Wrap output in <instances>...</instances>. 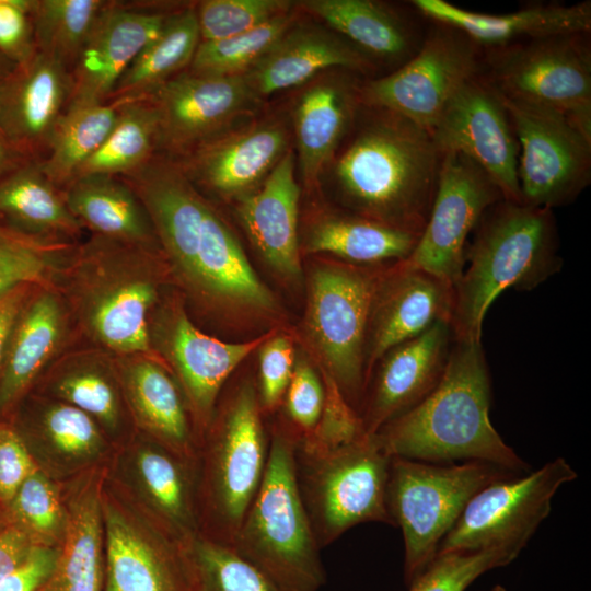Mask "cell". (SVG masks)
Instances as JSON below:
<instances>
[{
	"label": "cell",
	"mask_w": 591,
	"mask_h": 591,
	"mask_svg": "<svg viewBox=\"0 0 591 591\" xmlns=\"http://www.w3.org/2000/svg\"><path fill=\"white\" fill-rule=\"evenodd\" d=\"M120 177L146 207L171 277L196 305L274 308L231 230L176 161L155 153Z\"/></svg>",
	"instance_id": "cell-1"
},
{
	"label": "cell",
	"mask_w": 591,
	"mask_h": 591,
	"mask_svg": "<svg viewBox=\"0 0 591 591\" xmlns=\"http://www.w3.org/2000/svg\"><path fill=\"white\" fill-rule=\"evenodd\" d=\"M166 277L161 251L90 234L73 247L51 285L82 341L114 356L159 358L150 346L149 322Z\"/></svg>",
	"instance_id": "cell-2"
},
{
	"label": "cell",
	"mask_w": 591,
	"mask_h": 591,
	"mask_svg": "<svg viewBox=\"0 0 591 591\" xmlns=\"http://www.w3.org/2000/svg\"><path fill=\"white\" fill-rule=\"evenodd\" d=\"M366 114L334 165L355 215L420 235L436 194L442 154L431 134L386 109Z\"/></svg>",
	"instance_id": "cell-3"
},
{
	"label": "cell",
	"mask_w": 591,
	"mask_h": 591,
	"mask_svg": "<svg viewBox=\"0 0 591 591\" xmlns=\"http://www.w3.org/2000/svg\"><path fill=\"white\" fill-rule=\"evenodd\" d=\"M491 382L482 341L455 340L438 385L374 437L390 456L430 463L483 461L514 473L529 465L491 425Z\"/></svg>",
	"instance_id": "cell-4"
},
{
	"label": "cell",
	"mask_w": 591,
	"mask_h": 591,
	"mask_svg": "<svg viewBox=\"0 0 591 591\" xmlns=\"http://www.w3.org/2000/svg\"><path fill=\"white\" fill-rule=\"evenodd\" d=\"M553 209L501 199L486 210L454 285V339L482 341L485 315L506 289L531 290L561 269Z\"/></svg>",
	"instance_id": "cell-5"
},
{
	"label": "cell",
	"mask_w": 591,
	"mask_h": 591,
	"mask_svg": "<svg viewBox=\"0 0 591 591\" xmlns=\"http://www.w3.org/2000/svg\"><path fill=\"white\" fill-rule=\"evenodd\" d=\"M269 433L260 486L231 547L282 590L317 591L325 571L298 487L296 441L282 426Z\"/></svg>",
	"instance_id": "cell-6"
},
{
	"label": "cell",
	"mask_w": 591,
	"mask_h": 591,
	"mask_svg": "<svg viewBox=\"0 0 591 591\" xmlns=\"http://www.w3.org/2000/svg\"><path fill=\"white\" fill-rule=\"evenodd\" d=\"M263 415L256 386L248 380L213 409L205 429L198 535L233 546L267 464L270 433Z\"/></svg>",
	"instance_id": "cell-7"
},
{
	"label": "cell",
	"mask_w": 591,
	"mask_h": 591,
	"mask_svg": "<svg viewBox=\"0 0 591 591\" xmlns=\"http://www.w3.org/2000/svg\"><path fill=\"white\" fill-rule=\"evenodd\" d=\"M519 475L483 461L442 464L392 456L386 507L403 532L404 579L409 586L433 560L464 507L484 486Z\"/></svg>",
	"instance_id": "cell-8"
},
{
	"label": "cell",
	"mask_w": 591,
	"mask_h": 591,
	"mask_svg": "<svg viewBox=\"0 0 591 591\" xmlns=\"http://www.w3.org/2000/svg\"><path fill=\"white\" fill-rule=\"evenodd\" d=\"M391 460L374 434L331 451L294 444L299 491L321 548L363 522L393 525L386 507Z\"/></svg>",
	"instance_id": "cell-9"
},
{
	"label": "cell",
	"mask_w": 591,
	"mask_h": 591,
	"mask_svg": "<svg viewBox=\"0 0 591 591\" xmlns=\"http://www.w3.org/2000/svg\"><path fill=\"white\" fill-rule=\"evenodd\" d=\"M589 33L485 49L483 73L511 101L559 113L591 137Z\"/></svg>",
	"instance_id": "cell-10"
},
{
	"label": "cell",
	"mask_w": 591,
	"mask_h": 591,
	"mask_svg": "<svg viewBox=\"0 0 591 591\" xmlns=\"http://www.w3.org/2000/svg\"><path fill=\"white\" fill-rule=\"evenodd\" d=\"M482 71V48L460 31L432 22L409 60L360 84V103L395 113L431 132L452 96Z\"/></svg>",
	"instance_id": "cell-11"
},
{
	"label": "cell",
	"mask_w": 591,
	"mask_h": 591,
	"mask_svg": "<svg viewBox=\"0 0 591 591\" xmlns=\"http://www.w3.org/2000/svg\"><path fill=\"white\" fill-rule=\"evenodd\" d=\"M376 277L378 271L327 265L317 268L310 282L309 335L324 371L356 412L366 385V338Z\"/></svg>",
	"instance_id": "cell-12"
},
{
	"label": "cell",
	"mask_w": 591,
	"mask_h": 591,
	"mask_svg": "<svg viewBox=\"0 0 591 591\" xmlns=\"http://www.w3.org/2000/svg\"><path fill=\"white\" fill-rule=\"evenodd\" d=\"M501 99L519 144L521 204H571L591 181V137L559 113Z\"/></svg>",
	"instance_id": "cell-13"
},
{
	"label": "cell",
	"mask_w": 591,
	"mask_h": 591,
	"mask_svg": "<svg viewBox=\"0 0 591 591\" xmlns=\"http://www.w3.org/2000/svg\"><path fill=\"white\" fill-rule=\"evenodd\" d=\"M577 477L563 457L524 476L495 480L472 496L438 554L501 544L526 545L551 512L556 491Z\"/></svg>",
	"instance_id": "cell-14"
},
{
	"label": "cell",
	"mask_w": 591,
	"mask_h": 591,
	"mask_svg": "<svg viewBox=\"0 0 591 591\" xmlns=\"http://www.w3.org/2000/svg\"><path fill=\"white\" fill-rule=\"evenodd\" d=\"M270 336L234 344L219 340L193 323L178 296H163L149 322L151 349L175 374L190 414L202 429L232 372Z\"/></svg>",
	"instance_id": "cell-15"
},
{
	"label": "cell",
	"mask_w": 591,
	"mask_h": 591,
	"mask_svg": "<svg viewBox=\"0 0 591 591\" xmlns=\"http://www.w3.org/2000/svg\"><path fill=\"white\" fill-rule=\"evenodd\" d=\"M501 199L498 186L474 161L462 153H443L428 220L406 260L454 286L465 266L468 235Z\"/></svg>",
	"instance_id": "cell-16"
},
{
	"label": "cell",
	"mask_w": 591,
	"mask_h": 591,
	"mask_svg": "<svg viewBox=\"0 0 591 591\" xmlns=\"http://www.w3.org/2000/svg\"><path fill=\"white\" fill-rule=\"evenodd\" d=\"M158 117L157 153L179 160L230 130L260 101L242 76L178 73L149 97Z\"/></svg>",
	"instance_id": "cell-17"
},
{
	"label": "cell",
	"mask_w": 591,
	"mask_h": 591,
	"mask_svg": "<svg viewBox=\"0 0 591 591\" xmlns=\"http://www.w3.org/2000/svg\"><path fill=\"white\" fill-rule=\"evenodd\" d=\"M430 134L441 154L466 155L488 174L505 200L521 204L518 140L500 94L483 71L452 96Z\"/></svg>",
	"instance_id": "cell-18"
},
{
	"label": "cell",
	"mask_w": 591,
	"mask_h": 591,
	"mask_svg": "<svg viewBox=\"0 0 591 591\" xmlns=\"http://www.w3.org/2000/svg\"><path fill=\"white\" fill-rule=\"evenodd\" d=\"M453 301L451 282L407 260L378 273L366 338V382L391 348L438 322H451Z\"/></svg>",
	"instance_id": "cell-19"
},
{
	"label": "cell",
	"mask_w": 591,
	"mask_h": 591,
	"mask_svg": "<svg viewBox=\"0 0 591 591\" xmlns=\"http://www.w3.org/2000/svg\"><path fill=\"white\" fill-rule=\"evenodd\" d=\"M453 344L450 322H438L391 348L375 362L379 368L359 414L367 434L376 433L421 402L438 385Z\"/></svg>",
	"instance_id": "cell-20"
},
{
	"label": "cell",
	"mask_w": 591,
	"mask_h": 591,
	"mask_svg": "<svg viewBox=\"0 0 591 591\" xmlns=\"http://www.w3.org/2000/svg\"><path fill=\"white\" fill-rule=\"evenodd\" d=\"M169 15L107 1L70 71L67 107L106 103L125 70Z\"/></svg>",
	"instance_id": "cell-21"
},
{
	"label": "cell",
	"mask_w": 591,
	"mask_h": 591,
	"mask_svg": "<svg viewBox=\"0 0 591 591\" xmlns=\"http://www.w3.org/2000/svg\"><path fill=\"white\" fill-rule=\"evenodd\" d=\"M288 140L286 126L267 119L230 129L174 161L196 188L242 199L263 184L288 151Z\"/></svg>",
	"instance_id": "cell-22"
},
{
	"label": "cell",
	"mask_w": 591,
	"mask_h": 591,
	"mask_svg": "<svg viewBox=\"0 0 591 591\" xmlns=\"http://www.w3.org/2000/svg\"><path fill=\"white\" fill-rule=\"evenodd\" d=\"M103 509L104 591H193L189 542H171Z\"/></svg>",
	"instance_id": "cell-23"
},
{
	"label": "cell",
	"mask_w": 591,
	"mask_h": 591,
	"mask_svg": "<svg viewBox=\"0 0 591 591\" xmlns=\"http://www.w3.org/2000/svg\"><path fill=\"white\" fill-rule=\"evenodd\" d=\"M79 341V332L58 290L51 283L38 286L15 325L0 372V412L16 404Z\"/></svg>",
	"instance_id": "cell-24"
},
{
	"label": "cell",
	"mask_w": 591,
	"mask_h": 591,
	"mask_svg": "<svg viewBox=\"0 0 591 591\" xmlns=\"http://www.w3.org/2000/svg\"><path fill=\"white\" fill-rule=\"evenodd\" d=\"M70 91V71L37 51L1 83L0 136L28 153L47 151Z\"/></svg>",
	"instance_id": "cell-25"
},
{
	"label": "cell",
	"mask_w": 591,
	"mask_h": 591,
	"mask_svg": "<svg viewBox=\"0 0 591 591\" xmlns=\"http://www.w3.org/2000/svg\"><path fill=\"white\" fill-rule=\"evenodd\" d=\"M410 5L428 21L453 27L485 49L591 30L590 1L533 4L506 14L468 11L444 0H413Z\"/></svg>",
	"instance_id": "cell-26"
},
{
	"label": "cell",
	"mask_w": 591,
	"mask_h": 591,
	"mask_svg": "<svg viewBox=\"0 0 591 591\" xmlns=\"http://www.w3.org/2000/svg\"><path fill=\"white\" fill-rule=\"evenodd\" d=\"M120 384L135 422L161 445L192 460L194 438L186 398L165 363L153 356H115Z\"/></svg>",
	"instance_id": "cell-27"
},
{
	"label": "cell",
	"mask_w": 591,
	"mask_h": 591,
	"mask_svg": "<svg viewBox=\"0 0 591 591\" xmlns=\"http://www.w3.org/2000/svg\"><path fill=\"white\" fill-rule=\"evenodd\" d=\"M331 68L368 73L375 66L335 33L313 27H290L244 77L260 99L300 85Z\"/></svg>",
	"instance_id": "cell-28"
},
{
	"label": "cell",
	"mask_w": 591,
	"mask_h": 591,
	"mask_svg": "<svg viewBox=\"0 0 591 591\" xmlns=\"http://www.w3.org/2000/svg\"><path fill=\"white\" fill-rule=\"evenodd\" d=\"M296 157L288 149L259 189L239 206L242 224L254 246L278 273L297 277L301 271L298 244L300 187L294 177Z\"/></svg>",
	"instance_id": "cell-29"
},
{
	"label": "cell",
	"mask_w": 591,
	"mask_h": 591,
	"mask_svg": "<svg viewBox=\"0 0 591 591\" xmlns=\"http://www.w3.org/2000/svg\"><path fill=\"white\" fill-rule=\"evenodd\" d=\"M42 379L46 396L79 408L101 428L116 431L124 422L127 405L111 352L81 340L67 349Z\"/></svg>",
	"instance_id": "cell-30"
},
{
	"label": "cell",
	"mask_w": 591,
	"mask_h": 591,
	"mask_svg": "<svg viewBox=\"0 0 591 591\" xmlns=\"http://www.w3.org/2000/svg\"><path fill=\"white\" fill-rule=\"evenodd\" d=\"M360 84L348 76L325 78L301 95L294 114L299 166L313 184L334 155L361 107Z\"/></svg>",
	"instance_id": "cell-31"
},
{
	"label": "cell",
	"mask_w": 591,
	"mask_h": 591,
	"mask_svg": "<svg viewBox=\"0 0 591 591\" xmlns=\"http://www.w3.org/2000/svg\"><path fill=\"white\" fill-rule=\"evenodd\" d=\"M301 5L324 20L372 62L373 58L392 62L397 65L396 69L417 53L426 34L380 1L306 0Z\"/></svg>",
	"instance_id": "cell-32"
},
{
	"label": "cell",
	"mask_w": 591,
	"mask_h": 591,
	"mask_svg": "<svg viewBox=\"0 0 591 591\" xmlns=\"http://www.w3.org/2000/svg\"><path fill=\"white\" fill-rule=\"evenodd\" d=\"M60 190L72 216L90 234L161 251L146 207L121 177L83 176Z\"/></svg>",
	"instance_id": "cell-33"
},
{
	"label": "cell",
	"mask_w": 591,
	"mask_h": 591,
	"mask_svg": "<svg viewBox=\"0 0 591 591\" xmlns=\"http://www.w3.org/2000/svg\"><path fill=\"white\" fill-rule=\"evenodd\" d=\"M63 532L54 569L38 591H104L103 512L93 486L71 501Z\"/></svg>",
	"instance_id": "cell-34"
},
{
	"label": "cell",
	"mask_w": 591,
	"mask_h": 591,
	"mask_svg": "<svg viewBox=\"0 0 591 591\" xmlns=\"http://www.w3.org/2000/svg\"><path fill=\"white\" fill-rule=\"evenodd\" d=\"M0 216L10 222V228L31 236L65 243L83 240L84 229L38 163L0 183Z\"/></svg>",
	"instance_id": "cell-35"
},
{
	"label": "cell",
	"mask_w": 591,
	"mask_h": 591,
	"mask_svg": "<svg viewBox=\"0 0 591 591\" xmlns=\"http://www.w3.org/2000/svg\"><path fill=\"white\" fill-rule=\"evenodd\" d=\"M200 43L195 7L169 15L163 28L132 60L108 102L146 100L190 65Z\"/></svg>",
	"instance_id": "cell-36"
},
{
	"label": "cell",
	"mask_w": 591,
	"mask_h": 591,
	"mask_svg": "<svg viewBox=\"0 0 591 591\" xmlns=\"http://www.w3.org/2000/svg\"><path fill=\"white\" fill-rule=\"evenodd\" d=\"M418 237L361 216H337L313 228L306 250L329 253L351 264L397 263L410 256Z\"/></svg>",
	"instance_id": "cell-37"
},
{
	"label": "cell",
	"mask_w": 591,
	"mask_h": 591,
	"mask_svg": "<svg viewBox=\"0 0 591 591\" xmlns=\"http://www.w3.org/2000/svg\"><path fill=\"white\" fill-rule=\"evenodd\" d=\"M121 102L67 107L60 116L47 155L38 164L59 189L97 151L114 127Z\"/></svg>",
	"instance_id": "cell-38"
},
{
	"label": "cell",
	"mask_w": 591,
	"mask_h": 591,
	"mask_svg": "<svg viewBox=\"0 0 591 591\" xmlns=\"http://www.w3.org/2000/svg\"><path fill=\"white\" fill-rule=\"evenodd\" d=\"M186 459L161 447L140 449L138 475L159 518L183 541L198 535L197 508Z\"/></svg>",
	"instance_id": "cell-39"
},
{
	"label": "cell",
	"mask_w": 591,
	"mask_h": 591,
	"mask_svg": "<svg viewBox=\"0 0 591 591\" xmlns=\"http://www.w3.org/2000/svg\"><path fill=\"white\" fill-rule=\"evenodd\" d=\"M157 138L158 117L150 100L121 103L111 132L73 179L90 175H127L157 153Z\"/></svg>",
	"instance_id": "cell-40"
},
{
	"label": "cell",
	"mask_w": 591,
	"mask_h": 591,
	"mask_svg": "<svg viewBox=\"0 0 591 591\" xmlns=\"http://www.w3.org/2000/svg\"><path fill=\"white\" fill-rule=\"evenodd\" d=\"M103 0H35L31 15L37 51L71 71L99 15Z\"/></svg>",
	"instance_id": "cell-41"
},
{
	"label": "cell",
	"mask_w": 591,
	"mask_h": 591,
	"mask_svg": "<svg viewBox=\"0 0 591 591\" xmlns=\"http://www.w3.org/2000/svg\"><path fill=\"white\" fill-rule=\"evenodd\" d=\"M77 244L31 236L0 222V300L21 286L51 283Z\"/></svg>",
	"instance_id": "cell-42"
},
{
	"label": "cell",
	"mask_w": 591,
	"mask_h": 591,
	"mask_svg": "<svg viewBox=\"0 0 591 591\" xmlns=\"http://www.w3.org/2000/svg\"><path fill=\"white\" fill-rule=\"evenodd\" d=\"M188 554L193 591H285L229 545L197 535Z\"/></svg>",
	"instance_id": "cell-43"
},
{
	"label": "cell",
	"mask_w": 591,
	"mask_h": 591,
	"mask_svg": "<svg viewBox=\"0 0 591 591\" xmlns=\"http://www.w3.org/2000/svg\"><path fill=\"white\" fill-rule=\"evenodd\" d=\"M292 23L293 14L289 11L242 34L200 42L189 71L208 76H242L292 27Z\"/></svg>",
	"instance_id": "cell-44"
},
{
	"label": "cell",
	"mask_w": 591,
	"mask_h": 591,
	"mask_svg": "<svg viewBox=\"0 0 591 591\" xmlns=\"http://www.w3.org/2000/svg\"><path fill=\"white\" fill-rule=\"evenodd\" d=\"M524 546L501 544L437 554L409 591H465L483 573L513 561Z\"/></svg>",
	"instance_id": "cell-45"
},
{
	"label": "cell",
	"mask_w": 591,
	"mask_h": 591,
	"mask_svg": "<svg viewBox=\"0 0 591 591\" xmlns=\"http://www.w3.org/2000/svg\"><path fill=\"white\" fill-rule=\"evenodd\" d=\"M36 405L34 428L54 450L74 459L99 452L103 445L99 424L84 412L45 396Z\"/></svg>",
	"instance_id": "cell-46"
},
{
	"label": "cell",
	"mask_w": 591,
	"mask_h": 591,
	"mask_svg": "<svg viewBox=\"0 0 591 591\" xmlns=\"http://www.w3.org/2000/svg\"><path fill=\"white\" fill-rule=\"evenodd\" d=\"M285 0H205L196 15L200 42L219 40L253 30L290 11Z\"/></svg>",
	"instance_id": "cell-47"
},
{
	"label": "cell",
	"mask_w": 591,
	"mask_h": 591,
	"mask_svg": "<svg viewBox=\"0 0 591 591\" xmlns=\"http://www.w3.org/2000/svg\"><path fill=\"white\" fill-rule=\"evenodd\" d=\"M323 383L325 398L318 422L309 438L296 443L298 447L312 451H331L367 434L359 415L324 370Z\"/></svg>",
	"instance_id": "cell-48"
},
{
	"label": "cell",
	"mask_w": 591,
	"mask_h": 591,
	"mask_svg": "<svg viewBox=\"0 0 591 591\" xmlns=\"http://www.w3.org/2000/svg\"><path fill=\"white\" fill-rule=\"evenodd\" d=\"M11 502L20 522L34 534L51 537L65 530L66 518L57 493L37 468L24 479Z\"/></svg>",
	"instance_id": "cell-49"
},
{
	"label": "cell",
	"mask_w": 591,
	"mask_h": 591,
	"mask_svg": "<svg viewBox=\"0 0 591 591\" xmlns=\"http://www.w3.org/2000/svg\"><path fill=\"white\" fill-rule=\"evenodd\" d=\"M324 398L323 380L306 361L298 362L281 402L290 424L282 428L296 443L313 433L322 413Z\"/></svg>",
	"instance_id": "cell-50"
},
{
	"label": "cell",
	"mask_w": 591,
	"mask_h": 591,
	"mask_svg": "<svg viewBox=\"0 0 591 591\" xmlns=\"http://www.w3.org/2000/svg\"><path fill=\"white\" fill-rule=\"evenodd\" d=\"M260 347L256 391L263 413H270L281 404L292 376L293 346L286 336H270Z\"/></svg>",
	"instance_id": "cell-51"
},
{
	"label": "cell",
	"mask_w": 591,
	"mask_h": 591,
	"mask_svg": "<svg viewBox=\"0 0 591 591\" xmlns=\"http://www.w3.org/2000/svg\"><path fill=\"white\" fill-rule=\"evenodd\" d=\"M31 8L28 0H0V54L18 66L37 53Z\"/></svg>",
	"instance_id": "cell-52"
},
{
	"label": "cell",
	"mask_w": 591,
	"mask_h": 591,
	"mask_svg": "<svg viewBox=\"0 0 591 591\" xmlns=\"http://www.w3.org/2000/svg\"><path fill=\"white\" fill-rule=\"evenodd\" d=\"M35 470L22 438L12 428L0 425V498L11 501Z\"/></svg>",
	"instance_id": "cell-53"
},
{
	"label": "cell",
	"mask_w": 591,
	"mask_h": 591,
	"mask_svg": "<svg viewBox=\"0 0 591 591\" xmlns=\"http://www.w3.org/2000/svg\"><path fill=\"white\" fill-rule=\"evenodd\" d=\"M58 549L34 545L26 558L0 580V591H38L51 573Z\"/></svg>",
	"instance_id": "cell-54"
},
{
	"label": "cell",
	"mask_w": 591,
	"mask_h": 591,
	"mask_svg": "<svg viewBox=\"0 0 591 591\" xmlns=\"http://www.w3.org/2000/svg\"><path fill=\"white\" fill-rule=\"evenodd\" d=\"M42 285L21 286L0 300V372L15 325L27 301Z\"/></svg>",
	"instance_id": "cell-55"
},
{
	"label": "cell",
	"mask_w": 591,
	"mask_h": 591,
	"mask_svg": "<svg viewBox=\"0 0 591 591\" xmlns=\"http://www.w3.org/2000/svg\"><path fill=\"white\" fill-rule=\"evenodd\" d=\"M35 544L20 526H9L0 532V580L18 567Z\"/></svg>",
	"instance_id": "cell-56"
},
{
	"label": "cell",
	"mask_w": 591,
	"mask_h": 591,
	"mask_svg": "<svg viewBox=\"0 0 591 591\" xmlns=\"http://www.w3.org/2000/svg\"><path fill=\"white\" fill-rule=\"evenodd\" d=\"M9 159L8 147L3 138L0 136V170L5 165Z\"/></svg>",
	"instance_id": "cell-57"
},
{
	"label": "cell",
	"mask_w": 591,
	"mask_h": 591,
	"mask_svg": "<svg viewBox=\"0 0 591 591\" xmlns=\"http://www.w3.org/2000/svg\"><path fill=\"white\" fill-rule=\"evenodd\" d=\"M491 591H505V589H503V588H501V587H496V588H495V589H493Z\"/></svg>",
	"instance_id": "cell-58"
},
{
	"label": "cell",
	"mask_w": 591,
	"mask_h": 591,
	"mask_svg": "<svg viewBox=\"0 0 591 591\" xmlns=\"http://www.w3.org/2000/svg\"><path fill=\"white\" fill-rule=\"evenodd\" d=\"M1 83H2V82H0V94H1Z\"/></svg>",
	"instance_id": "cell-59"
}]
</instances>
